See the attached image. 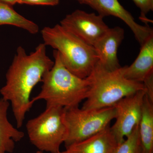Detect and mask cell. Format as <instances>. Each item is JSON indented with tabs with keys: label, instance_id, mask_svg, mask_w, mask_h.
<instances>
[{
	"label": "cell",
	"instance_id": "8992f818",
	"mask_svg": "<svg viewBox=\"0 0 153 153\" xmlns=\"http://www.w3.org/2000/svg\"><path fill=\"white\" fill-rule=\"evenodd\" d=\"M114 106L98 109H85L79 106L64 108L67 134L65 147L93 136L110 126L114 119Z\"/></svg>",
	"mask_w": 153,
	"mask_h": 153
},
{
	"label": "cell",
	"instance_id": "ac0fdd59",
	"mask_svg": "<svg viewBox=\"0 0 153 153\" xmlns=\"http://www.w3.org/2000/svg\"><path fill=\"white\" fill-rule=\"evenodd\" d=\"M59 0H19V4L30 5L55 6L59 4Z\"/></svg>",
	"mask_w": 153,
	"mask_h": 153
},
{
	"label": "cell",
	"instance_id": "8fae6325",
	"mask_svg": "<svg viewBox=\"0 0 153 153\" xmlns=\"http://www.w3.org/2000/svg\"><path fill=\"white\" fill-rule=\"evenodd\" d=\"M122 68L124 76L135 82L143 83L153 75V35L141 46L139 54L133 63Z\"/></svg>",
	"mask_w": 153,
	"mask_h": 153
},
{
	"label": "cell",
	"instance_id": "4fadbf2b",
	"mask_svg": "<svg viewBox=\"0 0 153 153\" xmlns=\"http://www.w3.org/2000/svg\"><path fill=\"white\" fill-rule=\"evenodd\" d=\"M10 103L0 98V153H12L15 143L24 138V132L14 127L9 121L7 113Z\"/></svg>",
	"mask_w": 153,
	"mask_h": 153
},
{
	"label": "cell",
	"instance_id": "e0dca14e",
	"mask_svg": "<svg viewBox=\"0 0 153 153\" xmlns=\"http://www.w3.org/2000/svg\"><path fill=\"white\" fill-rule=\"evenodd\" d=\"M140 10L141 20L145 23L151 22L146 18V15L153 10V0H132Z\"/></svg>",
	"mask_w": 153,
	"mask_h": 153
},
{
	"label": "cell",
	"instance_id": "5b68a950",
	"mask_svg": "<svg viewBox=\"0 0 153 153\" xmlns=\"http://www.w3.org/2000/svg\"><path fill=\"white\" fill-rule=\"evenodd\" d=\"M30 142L38 151L60 152L67 131L64 118V108L56 105L46 107L44 112L31 119L26 124Z\"/></svg>",
	"mask_w": 153,
	"mask_h": 153
},
{
	"label": "cell",
	"instance_id": "52a82bcc",
	"mask_svg": "<svg viewBox=\"0 0 153 153\" xmlns=\"http://www.w3.org/2000/svg\"><path fill=\"white\" fill-rule=\"evenodd\" d=\"M145 95L146 90L140 91L122 99L114 105L115 122L110 129L118 144L123 142L139 124Z\"/></svg>",
	"mask_w": 153,
	"mask_h": 153
},
{
	"label": "cell",
	"instance_id": "7a4b0ae2",
	"mask_svg": "<svg viewBox=\"0 0 153 153\" xmlns=\"http://www.w3.org/2000/svg\"><path fill=\"white\" fill-rule=\"evenodd\" d=\"M55 61L51 69L45 74L40 93L31 100L33 104L45 100L47 106L56 105L64 108L79 106L86 99L89 89L87 77L81 78L65 67L57 50L53 52Z\"/></svg>",
	"mask_w": 153,
	"mask_h": 153
},
{
	"label": "cell",
	"instance_id": "9a60e30c",
	"mask_svg": "<svg viewBox=\"0 0 153 153\" xmlns=\"http://www.w3.org/2000/svg\"><path fill=\"white\" fill-rule=\"evenodd\" d=\"M10 25L24 29L31 34H36L39 30L38 25L18 13L13 6L0 2V26Z\"/></svg>",
	"mask_w": 153,
	"mask_h": 153
},
{
	"label": "cell",
	"instance_id": "ffe728a7",
	"mask_svg": "<svg viewBox=\"0 0 153 153\" xmlns=\"http://www.w3.org/2000/svg\"><path fill=\"white\" fill-rule=\"evenodd\" d=\"M76 1H77L79 3H80V4H82V2H83L84 0H76Z\"/></svg>",
	"mask_w": 153,
	"mask_h": 153
},
{
	"label": "cell",
	"instance_id": "44dd1931",
	"mask_svg": "<svg viewBox=\"0 0 153 153\" xmlns=\"http://www.w3.org/2000/svg\"><path fill=\"white\" fill-rule=\"evenodd\" d=\"M60 152L58 153H60ZM44 153V152H41V151H38V152H37V153Z\"/></svg>",
	"mask_w": 153,
	"mask_h": 153
},
{
	"label": "cell",
	"instance_id": "3957f363",
	"mask_svg": "<svg viewBox=\"0 0 153 153\" xmlns=\"http://www.w3.org/2000/svg\"><path fill=\"white\" fill-rule=\"evenodd\" d=\"M41 34L44 44L58 51L63 64L71 73L81 78L90 75L98 62L93 47L60 24L44 27Z\"/></svg>",
	"mask_w": 153,
	"mask_h": 153
},
{
	"label": "cell",
	"instance_id": "2e32d148",
	"mask_svg": "<svg viewBox=\"0 0 153 153\" xmlns=\"http://www.w3.org/2000/svg\"><path fill=\"white\" fill-rule=\"evenodd\" d=\"M113 153H143L139 133V125L123 142L117 144Z\"/></svg>",
	"mask_w": 153,
	"mask_h": 153
},
{
	"label": "cell",
	"instance_id": "30bf717a",
	"mask_svg": "<svg viewBox=\"0 0 153 153\" xmlns=\"http://www.w3.org/2000/svg\"><path fill=\"white\" fill-rule=\"evenodd\" d=\"M124 35V30L120 27L109 28L93 46L98 56V63L105 69L114 71L121 67L117 52Z\"/></svg>",
	"mask_w": 153,
	"mask_h": 153
},
{
	"label": "cell",
	"instance_id": "277c9868",
	"mask_svg": "<svg viewBox=\"0 0 153 153\" xmlns=\"http://www.w3.org/2000/svg\"><path fill=\"white\" fill-rule=\"evenodd\" d=\"M122 67L110 71L98 62L87 77L89 91L82 108L98 109L113 107L124 97L145 90L143 83L126 79Z\"/></svg>",
	"mask_w": 153,
	"mask_h": 153
},
{
	"label": "cell",
	"instance_id": "d6986e66",
	"mask_svg": "<svg viewBox=\"0 0 153 153\" xmlns=\"http://www.w3.org/2000/svg\"><path fill=\"white\" fill-rule=\"evenodd\" d=\"M19 0H0V2L4 3L11 6H13L16 4H19Z\"/></svg>",
	"mask_w": 153,
	"mask_h": 153
},
{
	"label": "cell",
	"instance_id": "9c48e42d",
	"mask_svg": "<svg viewBox=\"0 0 153 153\" xmlns=\"http://www.w3.org/2000/svg\"><path fill=\"white\" fill-rule=\"evenodd\" d=\"M87 5L103 18L111 16L122 20L128 26L141 46L153 35V31L148 26H143L135 21L131 14L121 5L118 0H84Z\"/></svg>",
	"mask_w": 153,
	"mask_h": 153
},
{
	"label": "cell",
	"instance_id": "5bb4252c",
	"mask_svg": "<svg viewBox=\"0 0 153 153\" xmlns=\"http://www.w3.org/2000/svg\"><path fill=\"white\" fill-rule=\"evenodd\" d=\"M139 133L143 153H153V102L146 94L139 124Z\"/></svg>",
	"mask_w": 153,
	"mask_h": 153
},
{
	"label": "cell",
	"instance_id": "6da1fadb",
	"mask_svg": "<svg viewBox=\"0 0 153 153\" xmlns=\"http://www.w3.org/2000/svg\"><path fill=\"white\" fill-rule=\"evenodd\" d=\"M54 64L47 56L44 43L29 55L23 47L17 48L6 74L5 84L0 89L2 98L11 105L17 128L22 127L26 114L33 106L30 96L33 88L42 82Z\"/></svg>",
	"mask_w": 153,
	"mask_h": 153
},
{
	"label": "cell",
	"instance_id": "7c38bea8",
	"mask_svg": "<svg viewBox=\"0 0 153 153\" xmlns=\"http://www.w3.org/2000/svg\"><path fill=\"white\" fill-rule=\"evenodd\" d=\"M117 144L109 126L93 136L66 147L60 153H113Z\"/></svg>",
	"mask_w": 153,
	"mask_h": 153
},
{
	"label": "cell",
	"instance_id": "ba28073f",
	"mask_svg": "<svg viewBox=\"0 0 153 153\" xmlns=\"http://www.w3.org/2000/svg\"><path fill=\"white\" fill-rule=\"evenodd\" d=\"M103 18L98 14L76 10L66 15L60 24L93 47L109 30Z\"/></svg>",
	"mask_w": 153,
	"mask_h": 153
}]
</instances>
